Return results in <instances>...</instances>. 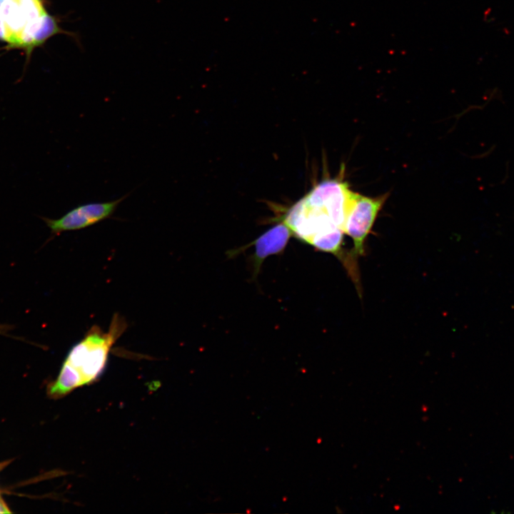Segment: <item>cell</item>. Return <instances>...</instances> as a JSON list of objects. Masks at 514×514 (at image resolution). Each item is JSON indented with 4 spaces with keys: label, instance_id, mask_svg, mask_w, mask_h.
<instances>
[{
    "label": "cell",
    "instance_id": "6da1fadb",
    "mask_svg": "<svg viewBox=\"0 0 514 514\" xmlns=\"http://www.w3.org/2000/svg\"><path fill=\"white\" fill-rule=\"evenodd\" d=\"M351 191L343 176L324 180L289 209L284 223L317 249L338 255Z\"/></svg>",
    "mask_w": 514,
    "mask_h": 514
},
{
    "label": "cell",
    "instance_id": "7a4b0ae2",
    "mask_svg": "<svg viewBox=\"0 0 514 514\" xmlns=\"http://www.w3.org/2000/svg\"><path fill=\"white\" fill-rule=\"evenodd\" d=\"M126 329V323L114 315L106 332L92 327L66 357L57 378L49 387L52 398H60L97 380L104 371L109 352Z\"/></svg>",
    "mask_w": 514,
    "mask_h": 514
},
{
    "label": "cell",
    "instance_id": "ba28073f",
    "mask_svg": "<svg viewBox=\"0 0 514 514\" xmlns=\"http://www.w3.org/2000/svg\"><path fill=\"white\" fill-rule=\"evenodd\" d=\"M10 513V511L8 510L7 507L5 505L4 502L0 498V513Z\"/></svg>",
    "mask_w": 514,
    "mask_h": 514
},
{
    "label": "cell",
    "instance_id": "52a82bcc",
    "mask_svg": "<svg viewBox=\"0 0 514 514\" xmlns=\"http://www.w3.org/2000/svg\"><path fill=\"white\" fill-rule=\"evenodd\" d=\"M14 325L10 324H6V323H1L0 324V335L7 336V337H11L14 338L15 336L11 335L9 332L14 329Z\"/></svg>",
    "mask_w": 514,
    "mask_h": 514
},
{
    "label": "cell",
    "instance_id": "8992f818",
    "mask_svg": "<svg viewBox=\"0 0 514 514\" xmlns=\"http://www.w3.org/2000/svg\"><path fill=\"white\" fill-rule=\"evenodd\" d=\"M291 231L285 223H280L261 235L255 243V258L260 264L266 257L282 251L286 247Z\"/></svg>",
    "mask_w": 514,
    "mask_h": 514
},
{
    "label": "cell",
    "instance_id": "277c9868",
    "mask_svg": "<svg viewBox=\"0 0 514 514\" xmlns=\"http://www.w3.org/2000/svg\"><path fill=\"white\" fill-rule=\"evenodd\" d=\"M388 194L370 197L351 191L345 223V233L353 240L351 257L364 254V243Z\"/></svg>",
    "mask_w": 514,
    "mask_h": 514
},
{
    "label": "cell",
    "instance_id": "3957f363",
    "mask_svg": "<svg viewBox=\"0 0 514 514\" xmlns=\"http://www.w3.org/2000/svg\"><path fill=\"white\" fill-rule=\"evenodd\" d=\"M42 0H0V40L29 52L62 33Z\"/></svg>",
    "mask_w": 514,
    "mask_h": 514
},
{
    "label": "cell",
    "instance_id": "5b68a950",
    "mask_svg": "<svg viewBox=\"0 0 514 514\" xmlns=\"http://www.w3.org/2000/svg\"><path fill=\"white\" fill-rule=\"evenodd\" d=\"M128 196L129 193L114 201L80 204L57 219H42L53 235L83 229L111 218L119 205Z\"/></svg>",
    "mask_w": 514,
    "mask_h": 514
}]
</instances>
